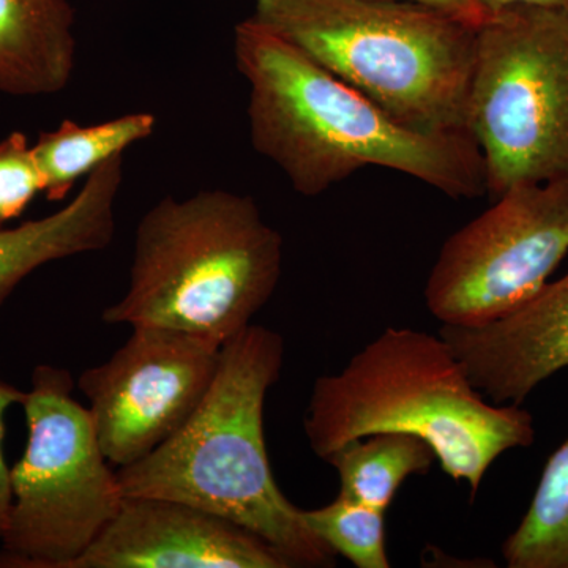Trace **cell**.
<instances>
[{
    "label": "cell",
    "mask_w": 568,
    "mask_h": 568,
    "mask_svg": "<svg viewBox=\"0 0 568 568\" xmlns=\"http://www.w3.org/2000/svg\"><path fill=\"white\" fill-rule=\"evenodd\" d=\"M283 338L250 324L223 343L207 394L140 462L119 467L122 495L181 500L260 537L287 567H334L336 555L283 495L265 446L264 405L282 373Z\"/></svg>",
    "instance_id": "obj_2"
},
{
    "label": "cell",
    "mask_w": 568,
    "mask_h": 568,
    "mask_svg": "<svg viewBox=\"0 0 568 568\" xmlns=\"http://www.w3.org/2000/svg\"><path fill=\"white\" fill-rule=\"evenodd\" d=\"M122 182L123 153L92 171L77 196L58 212L14 227L0 226V306L41 265L111 245Z\"/></svg>",
    "instance_id": "obj_12"
},
{
    "label": "cell",
    "mask_w": 568,
    "mask_h": 568,
    "mask_svg": "<svg viewBox=\"0 0 568 568\" xmlns=\"http://www.w3.org/2000/svg\"><path fill=\"white\" fill-rule=\"evenodd\" d=\"M40 193L43 175L33 145L24 133H10L0 141V226L20 219Z\"/></svg>",
    "instance_id": "obj_18"
},
{
    "label": "cell",
    "mask_w": 568,
    "mask_h": 568,
    "mask_svg": "<svg viewBox=\"0 0 568 568\" xmlns=\"http://www.w3.org/2000/svg\"><path fill=\"white\" fill-rule=\"evenodd\" d=\"M67 369L39 365L21 406L24 454L11 466V508L0 568H74L118 515V470L104 457Z\"/></svg>",
    "instance_id": "obj_7"
},
{
    "label": "cell",
    "mask_w": 568,
    "mask_h": 568,
    "mask_svg": "<svg viewBox=\"0 0 568 568\" xmlns=\"http://www.w3.org/2000/svg\"><path fill=\"white\" fill-rule=\"evenodd\" d=\"M222 346L160 327H133L125 345L82 372L78 387L104 457L129 466L178 432L211 387Z\"/></svg>",
    "instance_id": "obj_9"
},
{
    "label": "cell",
    "mask_w": 568,
    "mask_h": 568,
    "mask_svg": "<svg viewBox=\"0 0 568 568\" xmlns=\"http://www.w3.org/2000/svg\"><path fill=\"white\" fill-rule=\"evenodd\" d=\"M568 253V179L507 190L447 239L425 286L450 327H480L528 304Z\"/></svg>",
    "instance_id": "obj_8"
},
{
    "label": "cell",
    "mask_w": 568,
    "mask_h": 568,
    "mask_svg": "<svg viewBox=\"0 0 568 568\" xmlns=\"http://www.w3.org/2000/svg\"><path fill=\"white\" fill-rule=\"evenodd\" d=\"M250 18L403 125L469 134L478 24L418 0H256Z\"/></svg>",
    "instance_id": "obj_5"
},
{
    "label": "cell",
    "mask_w": 568,
    "mask_h": 568,
    "mask_svg": "<svg viewBox=\"0 0 568 568\" xmlns=\"http://www.w3.org/2000/svg\"><path fill=\"white\" fill-rule=\"evenodd\" d=\"M304 428L324 462L376 433L420 437L473 500L500 455L536 439L528 410L489 402L443 336L407 327L386 328L342 372L317 377Z\"/></svg>",
    "instance_id": "obj_3"
},
{
    "label": "cell",
    "mask_w": 568,
    "mask_h": 568,
    "mask_svg": "<svg viewBox=\"0 0 568 568\" xmlns=\"http://www.w3.org/2000/svg\"><path fill=\"white\" fill-rule=\"evenodd\" d=\"M248 84L250 140L295 192L320 196L376 166L410 175L455 200L487 193L484 156L467 133L416 132L252 18L234 29Z\"/></svg>",
    "instance_id": "obj_1"
},
{
    "label": "cell",
    "mask_w": 568,
    "mask_h": 568,
    "mask_svg": "<svg viewBox=\"0 0 568 568\" xmlns=\"http://www.w3.org/2000/svg\"><path fill=\"white\" fill-rule=\"evenodd\" d=\"M418 2L429 3V6L439 7L465 18V20L480 24L485 18V11L481 9L480 0H418Z\"/></svg>",
    "instance_id": "obj_20"
},
{
    "label": "cell",
    "mask_w": 568,
    "mask_h": 568,
    "mask_svg": "<svg viewBox=\"0 0 568 568\" xmlns=\"http://www.w3.org/2000/svg\"><path fill=\"white\" fill-rule=\"evenodd\" d=\"M480 6L485 11V17L515 6L541 7V9L559 10L568 13V0H480Z\"/></svg>",
    "instance_id": "obj_21"
},
{
    "label": "cell",
    "mask_w": 568,
    "mask_h": 568,
    "mask_svg": "<svg viewBox=\"0 0 568 568\" xmlns=\"http://www.w3.org/2000/svg\"><path fill=\"white\" fill-rule=\"evenodd\" d=\"M70 0H0V93L54 95L77 69Z\"/></svg>",
    "instance_id": "obj_13"
},
{
    "label": "cell",
    "mask_w": 568,
    "mask_h": 568,
    "mask_svg": "<svg viewBox=\"0 0 568 568\" xmlns=\"http://www.w3.org/2000/svg\"><path fill=\"white\" fill-rule=\"evenodd\" d=\"M435 462V452L424 439L405 433L362 437L325 459L338 474V495L384 511L407 478L424 476Z\"/></svg>",
    "instance_id": "obj_15"
},
{
    "label": "cell",
    "mask_w": 568,
    "mask_h": 568,
    "mask_svg": "<svg viewBox=\"0 0 568 568\" xmlns=\"http://www.w3.org/2000/svg\"><path fill=\"white\" fill-rule=\"evenodd\" d=\"M473 386L495 405H521L568 366V272L517 312L480 327L440 325Z\"/></svg>",
    "instance_id": "obj_11"
},
{
    "label": "cell",
    "mask_w": 568,
    "mask_h": 568,
    "mask_svg": "<svg viewBox=\"0 0 568 568\" xmlns=\"http://www.w3.org/2000/svg\"><path fill=\"white\" fill-rule=\"evenodd\" d=\"M467 132L487 193L568 179V13L515 6L477 26Z\"/></svg>",
    "instance_id": "obj_6"
},
{
    "label": "cell",
    "mask_w": 568,
    "mask_h": 568,
    "mask_svg": "<svg viewBox=\"0 0 568 568\" xmlns=\"http://www.w3.org/2000/svg\"><path fill=\"white\" fill-rule=\"evenodd\" d=\"M26 390L0 379V540L6 532L11 508V467L3 455V436H6V414L10 407L21 405Z\"/></svg>",
    "instance_id": "obj_19"
},
{
    "label": "cell",
    "mask_w": 568,
    "mask_h": 568,
    "mask_svg": "<svg viewBox=\"0 0 568 568\" xmlns=\"http://www.w3.org/2000/svg\"><path fill=\"white\" fill-rule=\"evenodd\" d=\"M74 568H290L260 537L181 500L125 496Z\"/></svg>",
    "instance_id": "obj_10"
},
{
    "label": "cell",
    "mask_w": 568,
    "mask_h": 568,
    "mask_svg": "<svg viewBox=\"0 0 568 568\" xmlns=\"http://www.w3.org/2000/svg\"><path fill=\"white\" fill-rule=\"evenodd\" d=\"M155 129V114L132 112L95 125L67 119L52 132L41 133L33 153L43 175L44 196L51 203H61L82 175L148 140Z\"/></svg>",
    "instance_id": "obj_14"
},
{
    "label": "cell",
    "mask_w": 568,
    "mask_h": 568,
    "mask_svg": "<svg viewBox=\"0 0 568 568\" xmlns=\"http://www.w3.org/2000/svg\"><path fill=\"white\" fill-rule=\"evenodd\" d=\"M503 556L508 568H568V437L549 457Z\"/></svg>",
    "instance_id": "obj_16"
},
{
    "label": "cell",
    "mask_w": 568,
    "mask_h": 568,
    "mask_svg": "<svg viewBox=\"0 0 568 568\" xmlns=\"http://www.w3.org/2000/svg\"><path fill=\"white\" fill-rule=\"evenodd\" d=\"M282 265V235L252 196L227 190L166 196L138 223L129 291L102 317L222 346L271 301Z\"/></svg>",
    "instance_id": "obj_4"
},
{
    "label": "cell",
    "mask_w": 568,
    "mask_h": 568,
    "mask_svg": "<svg viewBox=\"0 0 568 568\" xmlns=\"http://www.w3.org/2000/svg\"><path fill=\"white\" fill-rule=\"evenodd\" d=\"M306 525L335 555L357 568H388L386 511L338 495L327 506L302 510Z\"/></svg>",
    "instance_id": "obj_17"
}]
</instances>
